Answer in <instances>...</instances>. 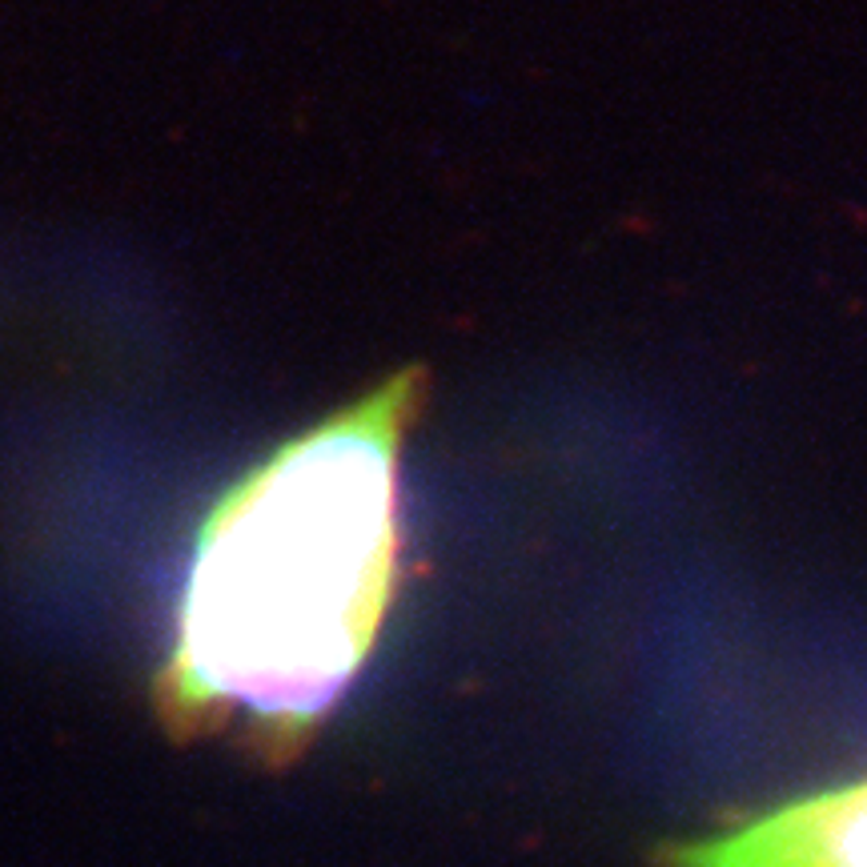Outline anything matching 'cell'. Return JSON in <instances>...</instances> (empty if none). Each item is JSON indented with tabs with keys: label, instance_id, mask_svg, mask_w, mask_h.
I'll use <instances>...</instances> for the list:
<instances>
[{
	"label": "cell",
	"instance_id": "7a4b0ae2",
	"mask_svg": "<svg viewBox=\"0 0 867 867\" xmlns=\"http://www.w3.org/2000/svg\"><path fill=\"white\" fill-rule=\"evenodd\" d=\"M667 867H867V779L783 803L711 840L679 843Z\"/></svg>",
	"mask_w": 867,
	"mask_h": 867
},
{
	"label": "cell",
	"instance_id": "6da1fadb",
	"mask_svg": "<svg viewBox=\"0 0 867 867\" xmlns=\"http://www.w3.org/2000/svg\"><path fill=\"white\" fill-rule=\"evenodd\" d=\"M422 402L426 369H398L213 502L158 679L177 739L241 715L253 747L286 763L354 687L394 599L398 474Z\"/></svg>",
	"mask_w": 867,
	"mask_h": 867
}]
</instances>
